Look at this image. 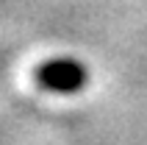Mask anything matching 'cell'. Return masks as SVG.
Listing matches in <instances>:
<instances>
[{
	"mask_svg": "<svg viewBox=\"0 0 147 145\" xmlns=\"http://www.w3.org/2000/svg\"><path fill=\"white\" fill-rule=\"evenodd\" d=\"M36 81L50 92L69 95V92H78L89 81V72L75 59H50V62L36 67Z\"/></svg>",
	"mask_w": 147,
	"mask_h": 145,
	"instance_id": "obj_1",
	"label": "cell"
}]
</instances>
